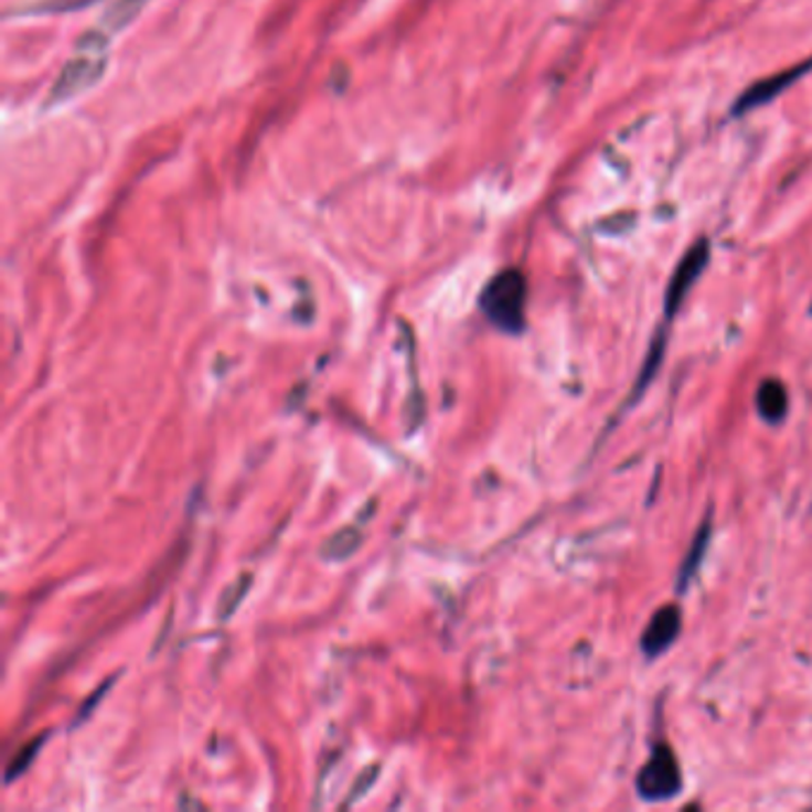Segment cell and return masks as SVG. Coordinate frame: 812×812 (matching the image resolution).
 <instances>
[{"mask_svg":"<svg viewBox=\"0 0 812 812\" xmlns=\"http://www.w3.org/2000/svg\"><path fill=\"white\" fill-rule=\"evenodd\" d=\"M526 306V279L520 269H503L495 275L479 298V308L489 322L507 334H517L524 329Z\"/></svg>","mask_w":812,"mask_h":812,"instance_id":"cell-1","label":"cell"},{"mask_svg":"<svg viewBox=\"0 0 812 812\" xmlns=\"http://www.w3.org/2000/svg\"><path fill=\"white\" fill-rule=\"evenodd\" d=\"M708 260H710V244L705 238L696 241V244L684 253V258L680 260V265H676L674 275L670 279L667 296H665V312L670 314V318L682 308L686 293L698 281L703 269L708 267Z\"/></svg>","mask_w":812,"mask_h":812,"instance_id":"cell-4","label":"cell"},{"mask_svg":"<svg viewBox=\"0 0 812 812\" xmlns=\"http://www.w3.org/2000/svg\"><path fill=\"white\" fill-rule=\"evenodd\" d=\"M708 536H710V530H708V524H705V526H703V530H701V534H698V541H694V548H691V555H688V558H686V563H684L682 577H680L682 589H684V586H686L688 577L696 573L698 560H701V555H703V551H705V544H708Z\"/></svg>","mask_w":812,"mask_h":812,"instance_id":"cell-11","label":"cell"},{"mask_svg":"<svg viewBox=\"0 0 812 812\" xmlns=\"http://www.w3.org/2000/svg\"><path fill=\"white\" fill-rule=\"evenodd\" d=\"M637 789L645 801H667L682 789L680 762H676L672 748L660 746L653 750L651 760L641 767L637 777Z\"/></svg>","mask_w":812,"mask_h":812,"instance_id":"cell-2","label":"cell"},{"mask_svg":"<svg viewBox=\"0 0 812 812\" xmlns=\"http://www.w3.org/2000/svg\"><path fill=\"white\" fill-rule=\"evenodd\" d=\"M756 405H758V413L767 419V423H779V419H784L789 410L787 386L777 380L762 382L758 388Z\"/></svg>","mask_w":812,"mask_h":812,"instance_id":"cell-6","label":"cell"},{"mask_svg":"<svg viewBox=\"0 0 812 812\" xmlns=\"http://www.w3.org/2000/svg\"><path fill=\"white\" fill-rule=\"evenodd\" d=\"M41 746H43V736H41V739L29 741V744L22 748V754H18V758H14V760L10 762V767H8V779H14V777L20 774V772H24V770H26V765L34 760L36 750H39Z\"/></svg>","mask_w":812,"mask_h":812,"instance_id":"cell-12","label":"cell"},{"mask_svg":"<svg viewBox=\"0 0 812 812\" xmlns=\"http://www.w3.org/2000/svg\"><path fill=\"white\" fill-rule=\"evenodd\" d=\"M250 579H253L250 575H241L236 581H232V584L227 586V591H224V594H222V598H220V610H217V618H220V620L232 618V615H234V610L238 608L241 600H244L246 591L250 589Z\"/></svg>","mask_w":812,"mask_h":812,"instance_id":"cell-10","label":"cell"},{"mask_svg":"<svg viewBox=\"0 0 812 812\" xmlns=\"http://www.w3.org/2000/svg\"><path fill=\"white\" fill-rule=\"evenodd\" d=\"M374 772H377V765H374V767H370V770L363 774V777H360L357 779V784L351 789V795H349V801H345L343 805H351L355 799H357V795H360V791H367L370 789V784H372V781H374V777H377V774H374Z\"/></svg>","mask_w":812,"mask_h":812,"instance_id":"cell-13","label":"cell"},{"mask_svg":"<svg viewBox=\"0 0 812 812\" xmlns=\"http://www.w3.org/2000/svg\"><path fill=\"white\" fill-rule=\"evenodd\" d=\"M810 312H812V308H810Z\"/></svg>","mask_w":812,"mask_h":812,"instance_id":"cell-14","label":"cell"},{"mask_svg":"<svg viewBox=\"0 0 812 812\" xmlns=\"http://www.w3.org/2000/svg\"><path fill=\"white\" fill-rule=\"evenodd\" d=\"M94 3L98 0H18L8 14H63L84 10Z\"/></svg>","mask_w":812,"mask_h":812,"instance_id":"cell-8","label":"cell"},{"mask_svg":"<svg viewBox=\"0 0 812 812\" xmlns=\"http://www.w3.org/2000/svg\"><path fill=\"white\" fill-rule=\"evenodd\" d=\"M680 631H682L680 608H676V606L660 608L651 618L649 627H645L643 634H641L643 653L651 655V658L665 653L670 645L674 643V639L680 637Z\"/></svg>","mask_w":812,"mask_h":812,"instance_id":"cell-5","label":"cell"},{"mask_svg":"<svg viewBox=\"0 0 812 812\" xmlns=\"http://www.w3.org/2000/svg\"><path fill=\"white\" fill-rule=\"evenodd\" d=\"M84 53L86 55L72 57L70 63L63 67V72H60V77L51 88L46 105L65 103L74 96L88 92L94 84H98L105 67H108V63H105V55L103 51H84Z\"/></svg>","mask_w":812,"mask_h":812,"instance_id":"cell-3","label":"cell"},{"mask_svg":"<svg viewBox=\"0 0 812 812\" xmlns=\"http://www.w3.org/2000/svg\"><path fill=\"white\" fill-rule=\"evenodd\" d=\"M360 546H363V530H360L357 524L343 526V530L329 536L322 544V558L329 563L349 560L351 555L357 553Z\"/></svg>","mask_w":812,"mask_h":812,"instance_id":"cell-7","label":"cell"},{"mask_svg":"<svg viewBox=\"0 0 812 812\" xmlns=\"http://www.w3.org/2000/svg\"><path fill=\"white\" fill-rule=\"evenodd\" d=\"M143 6H146V0H117V3L110 6L108 12L103 14L100 26L108 29L110 34L122 32V29L129 22H133V18H137V14L143 10Z\"/></svg>","mask_w":812,"mask_h":812,"instance_id":"cell-9","label":"cell"}]
</instances>
